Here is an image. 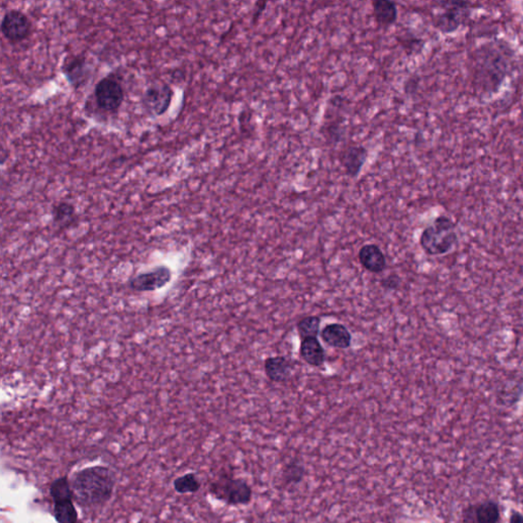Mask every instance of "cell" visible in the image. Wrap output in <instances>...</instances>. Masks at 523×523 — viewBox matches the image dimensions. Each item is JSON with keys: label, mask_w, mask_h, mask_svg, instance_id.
<instances>
[{"label": "cell", "mask_w": 523, "mask_h": 523, "mask_svg": "<svg viewBox=\"0 0 523 523\" xmlns=\"http://www.w3.org/2000/svg\"><path fill=\"white\" fill-rule=\"evenodd\" d=\"M323 342L334 349H347L351 348L353 336L346 325L342 323H331L326 325L320 332Z\"/></svg>", "instance_id": "cell-14"}, {"label": "cell", "mask_w": 523, "mask_h": 523, "mask_svg": "<svg viewBox=\"0 0 523 523\" xmlns=\"http://www.w3.org/2000/svg\"><path fill=\"white\" fill-rule=\"evenodd\" d=\"M509 523H523V514L516 510H512Z\"/></svg>", "instance_id": "cell-26"}, {"label": "cell", "mask_w": 523, "mask_h": 523, "mask_svg": "<svg viewBox=\"0 0 523 523\" xmlns=\"http://www.w3.org/2000/svg\"><path fill=\"white\" fill-rule=\"evenodd\" d=\"M307 469L302 461L298 457L289 459L281 470V484L285 488L296 486L304 480Z\"/></svg>", "instance_id": "cell-19"}, {"label": "cell", "mask_w": 523, "mask_h": 523, "mask_svg": "<svg viewBox=\"0 0 523 523\" xmlns=\"http://www.w3.org/2000/svg\"><path fill=\"white\" fill-rule=\"evenodd\" d=\"M369 152L363 145H351L340 154V162L351 179H357L367 162Z\"/></svg>", "instance_id": "cell-11"}, {"label": "cell", "mask_w": 523, "mask_h": 523, "mask_svg": "<svg viewBox=\"0 0 523 523\" xmlns=\"http://www.w3.org/2000/svg\"><path fill=\"white\" fill-rule=\"evenodd\" d=\"M256 6H258V10L257 12L254 14V19L259 18L260 14H261L262 12H264L265 8H266L267 2H258V3H256Z\"/></svg>", "instance_id": "cell-27"}, {"label": "cell", "mask_w": 523, "mask_h": 523, "mask_svg": "<svg viewBox=\"0 0 523 523\" xmlns=\"http://www.w3.org/2000/svg\"><path fill=\"white\" fill-rule=\"evenodd\" d=\"M172 279V271L166 265H160L143 271L129 279L127 287L136 292H154L164 289Z\"/></svg>", "instance_id": "cell-6"}, {"label": "cell", "mask_w": 523, "mask_h": 523, "mask_svg": "<svg viewBox=\"0 0 523 523\" xmlns=\"http://www.w3.org/2000/svg\"><path fill=\"white\" fill-rule=\"evenodd\" d=\"M326 132H327L328 139L331 141V143H334V145L340 143L342 139H344L345 134H346L345 128H342L340 125H330Z\"/></svg>", "instance_id": "cell-25"}, {"label": "cell", "mask_w": 523, "mask_h": 523, "mask_svg": "<svg viewBox=\"0 0 523 523\" xmlns=\"http://www.w3.org/2000/svg\"><path fill=\"white\" fill-rule=\"evenodd\" d=\"M52 221L59 229H68L78 222L75 205L69 202H59L52 209Z\"/></svg>", "instance_id": "cell-18"}, {"label": "cell", "mask_w": 523, "mask_h": 523, "mask_svg": "<svg viewBox=\"0 0 523 523\" xmlns=\"http://www.w3.org/2000/svg\"><path fill=\"white\" fill-rule=\"evenodd\" d=\"M501 517L499 504L488 500L482 502L466 512V522L469 523H498Z\"/></svg>", "instance_id": "cell-15"}, {"label": "cell", "mask_w": 523, "mask_h": 523, "mask_svg": "<svg viewBox=\"0 0 523 523\" xmlns=\"http://www.w3.org/2000/svg\"><path fill=\"white\" fill-rule=\"evenodd\" d=\"M54 517L59 523H77L78 515L72 500L54 503Z\"/></svg>", "instance_id": "cell-21"}, {"label": "cell", "mask_w": 523, "mask_h": 523, "mask_svg": "<svg viewBox=\"0 0 523 523\" xmlns=\"http://www.w3.org/2000/svg\"><path fill=\"white\" fill-rule=\"evenodd\" d=\"M294 364L285 356L269 357L264 361V371L269 380L276 383H285L291 378Z\"/></svg>", "instance_id": "cell-12"}, {"label": "cell", "mask_w": 523, "mask_h": 523, "mask_svg": "<svg viewBox=\"0 0 523 523\" xmlns=\"http://www.w3.org/2000/svg\"><path fill=\"white\" fill-rule=\"evenodd\" d=\"M70 482L74 499L79 505L96 506L112 497L115 476L107 467L94 466L76 472Z\"/></svg>", "instance_id": "cell-1"}, {"label": "cell", "mask_w": 523, "mask_h": 523, "mask_svg": "<svg viewBox=\"0 0 523 523\" xmlns=\"http://www.w3.org/2000/svg\"><path fill=\"white\" fill-rule=\"evenodd\" d=\"M50 495L54 499V503L74 499L71 482H70V480L65 476L54 480L52 486H50Z\"/></svg>", "instance_id": "cell-22"}, {"label": "cell", "mask_w": 523, "mask_h": 523, "mask_svg": "<svg viewBox=\"0 0 523 523\" xmlns=\"http://www.w3.org/2000/svg\"><path fill=\"white\" fill-rule=\"evenodd\" d=\"M458 243L456 224L447 216H438L423 229L419 245L427 256L438 257L450 253Z\"/></svg>", "instance_id": "cell-2"}, {"label": "cell", "mask_w": 523, "mask_h": 523, "mask_svg": "<svg viewBox=\"0 0 523 523\" xmlns=\"http://www.w3.org/2000/svg\"><path fill=\"white\" fill-rule=\"evenodd\" d=\"M360 264L372 274L382 273L387 268V258L382 249L376 243L363 245L358 253Z\"/></svg>", "instance_id": "cell-13"}, {"label": "cell", "mask_w": 523, "mask_h": 523, "mask_svg": "<svg viewBox=\"0 0 523 523\" xmlns=\"http://www.w3.org/2000/svg\"><path fill=\"white\" fill-rule=\"evenodd\" d=\"M440 12L433 16V27L442 34H452L465 24L471 12V3L465 1H440Z\"/></svg>", "instance_id": "cell-5"}, {"label": "cell", "mask_w": 523, "mask_h": 523, "mask_svg": "<svg viewBox=\"0 0 523 523\" xmlns=\"http://www.w3.org/2000/svg\"><path fill=\"white\" fill-rule=\"evenodd\" d=\"M211 494L229 506H247L253 500L254 491L251 484L243 478L232 476L223 478L211 486Z\"/></svg>", "instance_id": "cell-3"}, {"label": "cell", "mask_w": 523, "mask_h": 523, "mask_svg": "<svg viewBox=\"0 0 523 523\" xmlns=\"http://www.w3.org/2000/svg\"><path fill=\"white\" fill-rule=\"evenodd\" d=\"M300 356L305 363L312 367L320 368L325 363V349L318 338H307L300 340Z\"/></svg>", "instance_id": "cell-17"}, {"label": "cell", "mask_w": 523, "mask_h": 523, "mask_svg": "<svg viewBox=\"0 0 523 523\" xmlns=\"http://www.w3.org/2000/svg\"><path fill=\"white\" fill-rule=\"evenodd\" d=\"M63 72L70 85L75 90L83 88L91 77V68L83 54L75 56L63 65Z\"/></svg>", "instance_id": "cell-10"}, {"label": "cell", "mask_w": 523, "mask_h": 523, "mask_svg": "<svg viewBox=\"0 0 523 523\" xmlns=\"http://www.w3.org/2000/svg\"><path fill=\"white\" fill-rule=\"evenodd\" d=\"M379 283H380L381 287L385 289V291H396V289L401 287L402 279L399 275L393 273V274L389 275V276L381 279Z\"/></svg>", "instance_id": "cell-24"}, {"label": "cell", "mask_w": 523, "mask_h": 523, "mask_svg": "<svg viewBox=\"0 0 523 523\" xmlns=\"http://www.w3.org/2000/svg\"><path fill=\"white\" fill-rule=\"evenodd\" d=\"M31 29L28 17L20 10H8L2 18V35L10 43H19L27 39L31 34Z\"/></svg>", "instance_id": "cell-9"}, {"label": "cell", "mask_w": 523, "mask_h": 523, "mask_svg": "<svg viewBox=\"0 0 523 523\" xmlns=\"http://www.w3.org/2000/svg\"><path fill=\"white\" fill-rule=\"evenodd\" d=\"M94 97L99 109L107 113H116L124 101V88L115 77L107 76L95 85Z\"/></svg>", "instance_id": "cell-7"}, {"label": "cell", "mask_w": 523, "mask_h": 523, "mask_svg": "<svg viewBox=\"0 0 523 523\" xmlns=\"http://www.w3.org/2000/svg\"><path fill=\"white\" fill-rule=\"evenodd\" d=\"M497 48H486L480 50V58L476 63L475 81L480 85L482 83V90L486 88L488 81L489 74L492 73L493 83L495 91L503 83L507 73V59L501 52H498Z\"/></svg>", "instance_id": "cell-4"}, {"label": "cell", "mask_w": 523, "mask_h": 523, "mask_svg": "<svg viewBox=\"0 0 523 523\" xmlns=\"http://www.w3.org/2000/svg\"><path fill=\"white\" fill-rule=\"evenodd\" d=\"M296 330L300 340L307 338H318L321 332V318L319 316H305L296 323Z\"/></svg>", "instance_id": "cell-20"}, {"label": "cell", "mask_w": 523, "mask_h": 523, "mask_svg": "<svg viewBox=\"0 0 523 523\" xmlns=\"http://www.w3.org/2000/svg\"><path fill=\"white\" fill-rule=\"evenodd\" d=\"M201 482L196 474L188 473L174 480V489L180 494L196 493L200 490Z\"/></svg>", "instance_id": "cell-23"}, {"label": "cell", "mask_w": 523, "mask_h": 523, "mask_svg": "<svg viewBox=\"0 0 523 523\" xmlns=\"http://www.w3.org/2000/svg\"><path fill=\"white\" fill-rule=\"evenodd\" d=\"M174 92L170 85L164 82L152 84L146 89L143 96V107L148 115L161 116L164 115L172 103Z\"/></svg>", "instance_id": "cell-8"}, {"label": "cell", "mask_w": 523, "mask_h": 523, "mask_svg": "<svg viewBox=\"0 0 523 523\" xmlns=\"http://www.w3.org/2000/svg\"><path fill=\"white\" fill-rule=\"evenodd\" d=\"M372 17L380 28H389L398 21L399 8L391 0H374L372 2Z\"/></svg>", "instance_id": "cell-16"}]
</instances>
